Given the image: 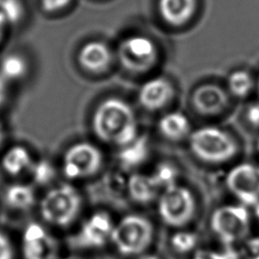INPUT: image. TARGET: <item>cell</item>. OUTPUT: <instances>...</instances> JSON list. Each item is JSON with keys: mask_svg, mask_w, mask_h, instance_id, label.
Returning a JSON list of instances; mask_svg holds the SVG:
<instances>
[{"mask_svg": "<svg viewBox=\"0 0 259 259\" xmlns=\"http://www.w3.org/2000/svg\"><path fill=\"white\" fill-rule=\"evenodd\" d=\"M90 126L98 141L117 149L128 145L141 135L135 109L118 96H109L97 103Z\"/></svg>", "mask_w": 259, "mask_h": 259, "instance_id": "6da1fadb", "label": "cell"}, {"mask_svg": "<svg viewBox=\"0 0 259 259\" xmlns=\"http://www.w3.org/2000/svg\"><path fill=\"white\" fill-rule=\"evenodd\" d=\"M187 144L194 158L211 166L228 164L240 152L237 139L229 131L213 124L193 128Z\"/></svg>", "mask_w": 259, "mask_h": 259, "instance_id": "7a4b0ae2", "label": "cell"}, {"mask_svg": "<svg viewBox=\"0 0 259 259\" xmlns=\"http://www.w3.org/2000/svg\"><path fill=\"white\" fill-rule=\"evenodd\" d=\"M83 196L71 183H61L49 188L38 201V212L47 225L64 229L79 218Z\"/></svg>", "mask_w": 259, "mask_h": 259, "instance_id": "3957f363", "label": "cell"}, {"mask_svg": "<svg viewBox=\"0 0 259 259\" xmlns=\"http://www.w3.org/2000/svg\"><path fill=\"white\" fill-rule=\"evenodd\" d=\"M155 236L154 223L148 217L131 212L115 221L110 244L120 256L136 258L149 251Z\"/></svg>", "mask_w": 259, "mask_h": 259, "instance_id": "277c9868", "label": "cell"}, {"mask_svg": "<svg viewBox=\"0 0 259 259\" xmlns=\"http://www.w3.org/2000/svg\"><path fill=\"white\" fill-rule=\"evenodd\" d=\"M253 213L242 203H227L215 207L209 218V228L225 246L234 247L250 237Z\"/></svg>", "mask_w": 259, "mask_h": 259, "instance_id": "5b68a950", "label": "cell"}, {"mask_svg": "<svg viewBox=\"0 0 259 259\" xmlns=\"http://www.w3.org/2000/svg\"><path fill=\"white\" fill-rule=\"evenodd\" d=\"M155 203L161 222L173 230L187 228L197 213L194 192L179 182L163 189Z\"/></svg>", "mask_w": 259, "mask_h": 259, "instance_id": "8992f818", "label": "cell"}, {"mask_svg": "<svg viewBox=\"0 0 259 259\" xmlns=\"http://www.w3.org/2000/svg\"><path fill=\"white\" fill-rule=\"evenodd\" d=\"M103 164L102 150L94 143L81 141L72 144L64 152L61 170L66 179L81 181L98 174Z\"/></svg>", "mask_w": 259, "mask_h": 259, "instance_id": "52a82bcc", "label": "cell"}, {"mask_svg": "<svg viewBox=\"0 0 259 259\" xmlns=\"http://www.w3.org/2000/svg\"><path fill=\"white\" fill-rule=\"evenodd\" d=\"M116 58L120 67L131 75L150 73L159 61L157 45L149 36L133 34L125 37L118 46Z\"/></svg>", "mask_w": 259, "mask_h": 259, "instance_id": "ba28073f", "label": "cell"}, {"mask_svg": "<svg viewBox=\"0 0 259 259\" xmlns=\"http://www.w3.org/2000/svg\"><path fill=\"white\" fill-rule=\"evenodd\" d=\"M225 184L239 203L253 207L259 202V164L241 162L232 166Z\"/></svg>", "mask_w": 259, "mask_h": 259, "instance_id": "9c48e42d", "label": "cell"}, {"mask_svg": "<svg viewBox=\"0 0 259 259\" xmlns=\"http://www.w3.org/2000/svg\"><path fill=\"white\" fill-rule=\"evenodd\" d=\"M114 225L115 221L110 212L97 209L82 222L74 237V244L81 249H101L110 244Z\"/></svg>", "mask_w": 259, "mask_h": 259, "instance_id": "30bf717a", "label": "cell"}, {"mask_svg": "<svg viewBox=\"0 0 259 259\" xmlns=\"http://www.w3.org/2000/svg\"><path fill=\"white\" fill-rule=\"evenodd\" d=\"M20 251L23 259H58L60 246L56 237L42 224L33 222L22 231Z\"/></svg>", "mask_w": 259, "mask_h": 259, "instance_id": "8fae6325", "label": "cell"}, {"mask_svg": "<svg viewBox=\"0 0 259 259\" xmlns=\"http://www.w3.org/2000/svg\"><path fill=\"white\" fill-rule=\"evenodd\" d=\"M231 103V96L225 86L214 82L196 85L190 94V105L201 117H217L225 113Z\"/></svg>", "mask_w": 259, "mask_h": 259, "instance_id": "7c38bea8", "label": "cell"}, {"mask_svg": "<svg viewBox=\"0 0 259 259\" xmlns=\"http://www.w3.org/2000/svg\"><path fill=\"white\" fill-rule=\"evenodd\" d=\"M176 97L174 83L164 76L146 79L139 87L137 100L139 105L148 112H159L168 108Z\"/></svg>", "mask_w": 259, "mask_h": 259, "instance_id": "4fadbf2b", "label": "cell"}, {"mask_svg": "<svg viewBox=\"0 0 259 259\" xmlns=\"http://www.w3.org/2000/svg\"><path fill=\"white\" fill-rule=\"evenodd\" d=\"M112 61L111 50L106 44L99 40L86 42L78 53L80 67L92 75H101L108 71Z\"/></svg>", "mask_w": 259, "mask_h": 259, "instance_id": "5bb4252c", "label": "cell"}, {"mask_svg": "<svg viewBox=\"0 0 259 259\" xmlns=\"http://www.w3.org/2000/svg\"><path fill=\"white\" fill-rule=\"evenodd\" d=\"M156 126L159 135L171 143L187 141L193 130L189 117L179 110H169L162 113Z\"/></svg>", "mask_w": 259, "mask_h": 259, "instance_id": "9a60e30c", "label": "cell"}, {"mask_svg": "<svg viewBox=\"0 0 259 259\" xmlns=\"http://www.w3.org/2000/svg\"><path fill=\"white\" fill-rule=\"evenodd\" d=\"M126 191L134 202L146 205L156 202L162 189L151 172H135L126 181Z\"/></svg>", "mask_w": 259, "mask_h": 259, "instance_id": "2e32d148", "label": "cell"}, {"mask_svg": "<svg viewBox=\"0 0 259 259\" xmlns=\"http://www.w3.org/2000/svg\"><path fill=\"white\" fill-rule=\"evenodd\" d=\"M34 162L35 159L28 148L22 145H13L3 152L0 165L5 174L19 177L28 175Z\"/></svg>", "mask_w": 259, "mask_h": 259, "instance_id": "e0dca14e", "label": "cell"}, {"mask_svg": "<svg viewBox=\"0 0 259 259\" xmlns=\"http://www.w3.org/2000/svg\"><path fill=\"white\" fill-rule=\"evenodd\" d=\"M197 0H158V11L169 25L182 26L195 14Z\"/></svg>", "mask_w": 259, "mask_h": 259, "instance_id": "ac0fdd59", "label": "cell"}, {"mask_svg": "<svg viewBox=\"0 0 259 259\" xmlns=\"http://www.w3.org/2000/svg\"><path fill=\"white\" fill-rule=\"evenodd\" d=\"M4 201L12 210L27 211L35 205L36 193L30 184L16 182L5 188Z\"/></svg>", "mask_w": 259, "mask_h": 259, "instance_id": "d6986e66", "label": "cell"}, {"mask_svg": "<svg viewBox=\"0 0 259 259\" xmlns=\"http://www.w3.org/2000/svg\"><path fill=\"white\" fill-rule=\"evenodd\" d=\"M225 87L231 97L246 99L256 91V78L245 69H237L228 75Z\"/></svg>", "mask_w": 259, "mask_h": 259, "instance_id": "ffe728a7", "label": "cell"}, {"mask_svg": "<svg viewBox=\"0 0 259 259\" xmlns=\"http://www.w3.org/2000/svg\"><path fill=\"white\" fill-rule=\"evenodd\" d=\"M149 154V142L140 135L135 141L118 149V160L124 168L134 169L141 166L148 159Z\"/></svg>", "mask_w": 259, "mask_h": 259, "instance_id": "44dd1931", "label": "cell"}, {"mask_svg": "<svg viewBox=\"0 0 259 259\" xmlns=\"http://www.w3.org/2000/svg\"><path fill=\"white\" fill-rule=\"evenodd\" d=\"M198 235L187 228L173 230L169 237V245L171 249L179 255L193 254L199 247Z\"/></svg>", "mask_w": 259, "mask_h": 259, "instance_id": "7402d4cb", "label": "cell"}, {"mask_svg": "<svg viewBox=\"0 0 259 259\" xmlns=\"http://www.w3.org/2000/svg\"><path fill=\"white\" fill-rule=\"evenodd\" d=\"M28 64L26 60L17 54H10L4 57L0 63V76L7 81L17 82L26 77Z\"/></svg>", "mask_w": 259, "mask_h": 259, "instance_id": "603a6c76", "label": "cell"}, {"mask_svg": "<svg viewBox=\"0 0 259 259\" xmlns=\"http://www.w3.org/2000/svg\"><path fill=\"white\" fill-rule=\"evenodd\" d=\"M151 174L153 175L162 190L175 183H178L179 172L177 170V167L169 162L159 163L151 171Z\"/></svg>", "mask_w": 259, "mask_h": 259, "instance_id": "cb8c5ba5", "label": "cell"}, {"mask_svg": "<svg viewBox=\"0 0 259 259\" xmlns=\"http://www.w3.org/2000/svg\"><path fill=\"white\" fill-rule=\"evenodd\" d=\"M34 183L38 185H46L50 183L55 175L56 171L52 163L47 160H35L29 174Z\"/></svg>", "mask_w": 259, "mask_h": 259, "instance_id": "d4e9b609", "label": "cell"}, {"mask_svg": "<svg viewBox=\"0 0 259 259\" xmlns=\"http://www.w3.org/2000/svg\"><path fill=\"white\" fill-rule=\"evenodd\" d=\"M192 259H239V255L233 247H226L223 250L198 248L192 254Z\"/></svg>", "mask_w": 259, "mask_h": 259, "instance_id": "484cf974", "label": "cell"}, {"mask_svg": "<svg viewBox=\"0 0 259 259\" xmlns=\"http://www.w3.org/2000/svg\"><path fill=\"white\" fill-rule=\"evenodd\" d=\"M21 12L22 9L18 0H0V13L7 22L16 21Z\"/></svg>", "mask_w": 259, "mask_h": 259, "instance_id": "4316f807", "label": "cell"}, {"mask_svg": "<svg viewBox=\"0 0 259 259\" xmlns=\"http://www.w3.org/2000/svg\"><path fill=\"white\" fill-rule=\"evenodd\" d=\"M15 249L10 237L0 229V259H14Z\"/></svg>", "mask_w": 259, "mask_h": 259, "instance_id": "83f0119b", "label": "cell"}, {"mask_svg": "<svg viewBox=\"0 0 259 259\" xmlns=\"http://www.w3.org/2000/svg\"><path fill=\"white\" fill-rule=\"evenodd\" d=\"M244 118L248 125L259 128V102H252L245 108Z\"/></svg>", "mask_w": 259, "mask_h": 259, "instance_id": "f1b7e54d", "label": "cell"}, {"mask_svg": "<svg viewBox=\"0 0 259 259\" xmlns=\"http://www.w3.org/2000/svg\"><path fill=\"white\" fill-rule=\"evenodd\" d=\"M243 256L245 259H259V238L249 237L244 242Z\"/></svg>", "mask_w": 259, "mask_h": 259, "instance_id": "f546056e", "label": "cell"}, {"mask_svg": "<svg viewBox=\"0 0 259 259\" xmlns=\"http://www.w3.org/2000/svg\"><path fill=\"white\" fill-rule=\"evenodd\" d=\"M71 0H41V6L46 11L54 12L66 7Z\"/></svg>", "mask_w": 259, "mask_h": 259, "instance_id": "4dcf8cb0", "label": "cell"}, {"mask_svg": "<svg viewBox=\"0 0 259 259\" xmlns=\"http://www.w3.org/2000/svg\"><path fill=\"white\" fill-rule=\"evenodd\" d=\"M9 95V89H8V82L5 81L1 76H0V108L5 105L7 102Z\"/></svg>", "mask_w": 259, "mask_h": 259, "instance_id": "1f68e13d", "label": "cell"}, {"mask_svg": "<svg viewBox=\"0 0 259 259\" xmlns=\"http://www.w3.org/2000/svg\"><path fill=\"white\" fill-rule=\"evenodd\" d=\"M134 259H161L158 255H156V254H154V253H151V252H146V253H144V254H141V255H139L138 257H136V258H134Z\"/></svg>", "mask_w": 259, "mask_h": 259, "instance_id": "d6a6232c", "label": "cell"}, {"mask_svg": "<svg viewBox=\"0 0 259 259\" xmlns=\"http://www.w3.org/2000/svg\"><path fill=\"white\" fill-rule=\"evenodd\" d=\"M4 140H5V126H4L3 121L0 118V148L2 147V145L4 143Z\"/></svg>", "mask_w": 259, "mask_h": 259, "instance_id": "836d02e7", "label": "cell"}, {"mask_svg": "<svg viewBox=\"0 0 259 259\" xmlns=\"http://www.w3.org/2000/svg\"><path fill=\"white\" fill-rule=\"evenodd\" d=\"M252 208H253V211H252L253 219H254V221H256V223L259 226V202L256 203Z\"/></svg>", "mask_w": 259, "mask_h": 259, "instance_id": "e575fe53", "label": "cell"}, {"mask_svg": "<svg viewBox=\"0 0 259 259\" xmlns=\"http://www.w3.org/2000/svg\"><path fill=\"white\" fill-rule=\"evenodd\" d=\"M7 21L5 20V18L3 17V15L0 13V39L2 38L3 35V30H4V25Z\"/></svg>", "mask_w": 259, "mask_h": 259, "instance_id": "d590c367", "label": "cell"}, {"mask_svg": "<svg viewBox=\"0 0 259 259\" xmlns=\"http://www.w3.org/2000/svg\"><path fill=\"white\" fill-rule=\"evenodd\" d=\"M256 92H257L258 97H259V75L256 78Z\"/></svg>", "mask_w": 259, "mask_h": 259, "instance_id": "8d00e7d4", "label": "cell"}, {"mask_svg": "<svg viewBox=\"0 0 259 259\" xmlns=\"http://www.w3.org/2000/svg\"><path fill=\"white\" fill-rule=\"evenodd\" d=\"M65 259H82V258H80L78 256H69V257H67Z\"/></svg>", "mask_w": 259, "mask_h": 259, "instance_id": "74e56055", "label": "cell"}, {"mask_svg": "<svg viewBox=\"0 0 259 259\" xmlns=\"http://www.w3.org/2000/svg\"><path fill=\"white\" fill-rule=\"evenodd\" d=\"M257 151H258V153H259V138H258V140H257Z\"/></svg>", "mask_w": 259, "mask_h": 259, "instance_id": "f35d334b", "label": "cell"}]
</instances>
